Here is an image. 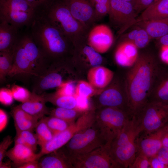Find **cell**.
<instances>
[{
	"label": "cell",
	"instance_id": "6da1fadb",
	"mask_svg": "<svg viewBox=\"0 0 168 168\" xmlns=\"http://www.w3.org/2000/svg\"><path fill=\"white\" fill-rule=\"evenodd\" d=\"M161 66L154 54H139L124 78L129 112L136 116L148 101L154 82Z\"/></svg>",
	"mask_w": 168,
	"mask_h": 168
},
{
	"label": "cell",
	"instance_id": "7a4b0ae2",
	"mask_svg": "<svg viewBox=\"0 0 168 168\" xmlns=\"http://www.w3.org/2000/svg\"><path fill=\"white\" fill-rule=\"evenodd\" d=\"M30 25L31 36L51 63L73 54L75 47L72 42L54 26L39 9L35 10Z\"/></svg>",
	"mask_w": 168,
	"mask_h": 168
},
{
	"label": "cell",
	"instance_id": "3957f363",
	"mask_svg": "<svg viewBox=\"0 0 168 168\" xmlns=\"http://www.w3.org/2000/svg\"><path fill=\"white\" fill-rule=\"evenodd\" d=\"M39 9L50 23L67 37L75 48L87 43L90 30L71 14L65 0H49Z\"/></svg>",
	"mask_w": 168,
	"mask_h": 168
},
{
	"label": "cell",
	"instance_id": "277c9868",
	"mask_svg": "<svg viewBox=\"0 0 168 168\" xmlns=\"http://www.w3.org/2000/svg\"><path fill=\"white\" fill-rule=\"evenodd\" d=\"M140 133L136 117L133 116L111 143L110 154L121 168H129L133 162L137 154L136 140Z\"/></svg>",
	"mask_w": 168,
	"mask_h": 168
},
{
	"label": "cell",
	"instance_id": "5b68a950",
	"mask_svg": "<svg viewBox=\"0 0 168 168\" xmlns=\"http://www.w3.org/2000/svg\"><path fill=\"white\" fill-rule=\"evenodd\" d=\"M132 117L128 112L121 109L104 107L96 112L93 125L100 130L106 146L109 148L113 141Z\"/></svg>",
	"mask_w": 168,
	"mask_h": 168
},
{
	"label": "cell",
	"instance_id": "8992f818",
	"mask_svg": "<svg viewBox=\"0 0 168 168\" xmlns=\"http://www.w3.org/2000/svg\"><path fill=\"white\" fill-rule=\"evenodd\" d=\"M35 9L25 0H0V20L20 28L30 25Z\"/></svg>",
	"mask_w": 168,
	"mask_h": 168
},
{
	"label": "cell",
	"instance_id": "52a82bcc",
	"mask_svg": "<svg viewBox=\"0 0 168 168\" xmlns=\"http://www.w3.org/2000/svg\"><path fill=\"white\" fill-rule=\"evenodd\" d=\"M105 146L100 130L93 124L77 133L66 144L69 156L84 154Z\"/></svg>",
	"mask_w": 168,
	"mask_h": 168
},
{
	"label": "cell",
	"instance_id": "ba28073f",
	"mask_svg": "<svg viewBox=\"0 0 168 168\" xmlns=\"http://www.w3.org/2000/svg\"><path fill=\"white\" fill-rule=\"evenodd\" d=\"M135 116L140 133L157 130L168 123V105L147 102Z\"/></svg>",
	"mask_w": 168,
	"mask_h": 168
},
{
	"label": "cell",
	"instance_id": "9c48e42d",
	"mask_svg": "<svg viewBox=\"0 0 168 168\" xmlns=\"http://www.w3.org/2000/svg\"><path fill=\"white\" fill-rule=\"evenodd\" d=\"M108 14L111 25L119 35L134 25L138 16L133 5L125 0H110Z\"/></svg>",
	"mask_w": 168,
	"mask_h": 168
},
{
	"label": "cell",
	"instance_id": "30bf717a",
	"mask_svg": "<svg viewBox=\"0 0 168 168\" xmlns=\"http://www.w3.org/2000/svg\"><path fill=\"white\" fill-rule=\"evenodd\" d=\"M69 157L73 168H121L105 146L86 153Z\"/></svg>",
	"mask_w": 168,
	"mask_h": 168
},
{
	"label": "cell",
	"instance_id": "8fae6325",
	"mask_svg": "<svg viewBox=\"0 0 168 168\" xmlns=\"http://www.w3.org/2000/svg\"><path fill=\"white\" fill-rule=\"evenodd\" d=\"M98 101L103 108L117 107L130 114L124 79L121 82L116 81L104 90L99 96Z\"/></svg>",
	"mask_w": 168,
	"mask_h": 168
},
{
	"label": "cell",
	"instance_id": "7c38bea8",
	"mask_svg": "<svg viewBox=\"0 0 168 168\" xmlns=\"http://www.w3.org/2000/svg\"><path fill=\"white\" fill-rule=\"evenodd\" d=\"M27 55L30 62L33 78L39 75L50 64L35 43L30 34L21 36Z\"/></svg>",
	"mask_w": 168,
	"mask_h": 168
},
{
	"label": "cell",
	"instance_id": "4fadbf2b",
	"mask_svg": "<svg viewBox=\"0 0 168 168\" xmlns=\"http://www.w3.org/2000/svg\"><path fill=\"white\" fill-rule=\"evenodd\" d=\"M113 35L110 28L105 24L94 26L90 30L87 44L98 53H104L110 48L113 42Z\"/></svg>",
	"mask_w": 168,
	"mask_h": 168
},
{
	"label": "cell",
	"instance_id": "5bb4252c",
	"mask_svg": "<svg viewBox=\"0 0 168 168\" xmlns=\"http://www.w3.org/2000/svg\"><path fill=\"white\" fill-rule=\"evenodd\" d=\"M31 71V63L20 37L14 53L12 67L7 76L26 80L32 77Z\"/></svg>",
	"mask_w": 168,
	"mask_h": 168
},
{
	"label": "cell",
	"instance_id": "9a60e30c",
	"mask_svg": "<svg viewBox=\"0 0 168 168\" xmlns=\"http://www.w3.org/2000/svg\"><path fill=\"white\" fill-rule=\"evenodd\" d=\"M73 17L90 30L97 21L94 9L89 0H65Z\"/></svg>",
	"mask_w": 168,
	"mask_h": 168
},
{
	"label": "cell",
	"instance_id": "2e32d148",
	"mask_svg": "<svg viewBox=\"0 0 168 168\" xmlns=\"http://www.w3.org/2000/svg\"><path fill=\"white\" fill-rule=\"evenodd\" d=\"M161 128L150 133L142 132L139 134L136 140L137 155H142L148 158L156 155L162 147Z\"/></svg>",
	"mask_w": 168,
	"mask_h": 168
},
{
	"label": "cell",
	"instance_id": "e0dca14e",
	"mask_svg": "<svg viewBox=\"0 0 168 168\" xmlns=\"http://www.w3.org/2000/svg\"><path fill=\"white\" fill-rule=\"evenodd\" d=\"M148 102L168 105V67L161 66L155 79Z\"/></svg>",
	"mask_w": 168,
	"mask_h": 168
},
{
	"label": "cell",
	"instance_id": "ac0fdd59",
	"mask_svg": "<svg viewBox=\"0 0 168 168\" xmlns=\"http://www.w3.org/2000/svg\"><path fill=\"white\" fill-rule=\"evenodd\" d=\"M19 29L5 21L0 20V51L13 54L21 37Z\"/></svg>",
	"mask_w": 168,
	"mask_h": 168
},
{
	"label": "cell",
	"instance_id": "d6986e66",
	"mask_svg": "<svg viewBox=\"0 0 168 168\" xmlns=\"http://www.w3.org/2000/svg\"><path fill=\"white\" fill-rule=\"evenodd\" d=\"M78 131V127L75 124H72L65 130L54 135L49 142L41 148L40 152L38 153L39 159L62 147Z\"/></svg>",
	"mask_w": 168,
	"mask_h": 168
},
{
	"label": "cell",
	"instance_id": "ffe728a7",
	"mask_svg": "<svg viewBox=\"0 0 168 168\" xmlns=\"http://www.w3.org/2000/svg\"><path fill=\"white\" fill-rule=\"evenodd\" d=\"M138 48L133 43L122 41L117 47L114 54L116 63L123 67H130L136 62L139 54Z\"/></svg>",
	"mask_w": 168,
	"mask_h": 168
},
{
	"label": "cell",
	"instance_id": "44dd1931",
	"mask_svg": "<svg viewBox=\"0 0 168 168\" xmlns=\"http://www.w3.org/2000/svg\"><path fill=\"white\" fill-rule=\"evenodd\" d=\"M61 148L43 156L40 168H73L66 150Z\"/></svg>",
	"mask_w": 168,
	"mask_h": 168
},
{
	"label": "cell",
	"instance_id": "7402d4cb",
	"mask_svg": "<svg viewBox=\"0 0 168 168\" xmlns=\"http://www.w3.org/2000/svg\"><path fill=\"white\" fill-rule=\"evenodd\" d=\"M114 77V73L112 70L101 65L92 67L87 74L88 82L95 88L100 89L108 86Z\"/></svg>",
	"mask_w": 168,
	"mask_h": 168
},
{
	"label": "cell",
	"instance_id": "603a6c76",
	"mask_svg": "<svg viewBox=\"0 0 168 168\" xmlns=\"http://www.w3.org/2000/svg\"><path fill=\"white\" fill-rule=\"evenodd\" d=\"M46 102L42 94L32 92L29 99L19 105L25 111L39 119L49 114Z\"/></svg>",
	"mask_w": 168,
	"mask_h": 168
},
{
	"label": "cell",
	"instance_id": "cb8c5ba5",
	"mask_svg": "<svg viewBox=\"0 0 168 168\" xmlns=\"http://www.w3.org/2000/svg\"><path fill=\"white\" fill-rule=\"evenodd\" d=\"M6 156L16 168L28 161L39 159L38 154L30 148L18 144H14L13 147L7 151Z\"/></svg>",
	"mask_w": 168,
	"mask_h": 168
},
{
	"label": "cell",
	"instance_id": "d4e9b609",
	"mask_svg": "<svg viewBox=\"0 0 168 168\" xmlns=\"http://www.w3.org/2000/svg\"><path fill=\"white\" fill-rule=\"evenodd\" d=\"M12 114L16 133L26 130H33L36 127L39 119L29 114L19 105L13 108Z\"/></svg>",
	"mask_w": 168,
	"mask_h": 168
},
{
	"label": "cell",
	"instance_id": "484cf974",
	"mask_svg": "<svg viewBox=\"0 0 168 168\" xmlns=\"http://www.w3.org/2000/svg\"><path fill=\"white\" fill-rule=\"evenodd\" d=\"M134 25L144 29L152 39H158L168 34V18L140 21Z\"/></svg>",
	"mask_w": 168,
	"mask_h": 168
},
{
	"label": "cell",
	"instance_id": "4316f807",
	"mask_svg": "<svg viewBox=\"0 0 168 168\" xmlns=\"http://www.w3.org/2000/svg\"><path fill=\"white\" fill-rule=\"evenodd\" d=\"M167 18H168V0H158L141 13L137 17L136 23L142 21Z\"/></svg>",
	"mask_w": 168,
	"mask_h": 168
},
{
	"label": "cell",
	"instance_id": "83f0119b",
	"mask_svg": "<svg viewBox=\"0 0 168 168\" xmlns=\"http://www.w3.org/2000/svg\"><path fill=\"white\" fill-rule=\"evenodd\" d=\"M46 102H49L58 107L68 109H75L76 104L74 96L60 95L54 93L41 94Z\"/></svg>",
	"mask_w": 168,
	"mask_h": 168
},
{
	"label": "cell",
	"instance_id": "f1b7e54d",
	"mask_svg": "<svg viewBox=\"0 0 168 168\" xmlns=\"http://www.w3.org/2000/svg\"><path fill=\"white\" fill-rule=\"evenodd\" d=\"M74 51L81 54L93 67L100 65L103 58L100 53L89 45L87 43L75 49Z\"/></svg>",
	"mask_w": 168,
	"mask_h": 168
},
{
	"label": "cell",
	"instance_id": "f546056e",
	"mask_svg": "<svg viewBox=\"0 0 168 168\" xmlns=\"http://www.w3.org/2000/svg\"><path fill=\"white\" fill-rule=\"evenodd\" d=\"M35 129L38 145L41 148L49 142L54 136L43 117L38 121Z\"/></svg>",
	"mask_w": 168,
	"mask_h": 168
},
{
	"label": "cell",
	"instance_id": "4dcf8cb0",
	"mask_svg": "<svg viewBox=\"0 0 168 168\" xmlns=\"http://www.w3.org/2000/svg\"><path fill=\"white\" fill-rule=\"evenodd\" d=\"M83 113L75 109L58 107L50 111L49 114L51 116L58 118L72 124Z\"/></svg>",
	"mask_w": 168,
	"mask_h": 168
},
{
	"label": "cell",
	"instance_id": "1f68e13d",
	"mask_svg": "<svg viewBox=\"0 0 168 168\" xmlns=\"http://www.w3.org/2000/svg\"><path fill=\"white\" fill-rule=\"evenodd\" d=\"M13 54L4 51H0V81L6 80L12 67Z\"/></svg>",
	"mask_w": 168,
	"mask_h": 168
},
{
	"label": "cell",
	"instance_id": "d6a6232c",
	"mask_svg": "<svg viewBox=\"0 0 168 168\" xmlns=\"http://www.w3.org/2000/svg\"><path fill=\"white\" fill-rule=\"evenodd\" d=\"M43 118L54 136L66 129L71 124L58 118L50 115Z\"/></svg>",
	"mask_w": 168,
	"mask_h": 168
},
{
	"label": "cell",
	"instance_id": "836d02e7",
	"mask_svg": "<svg viewBox=\"0 0 168 168\" xmlns=\"http://www.w3.org/2000/svg\"><path fill=\"white\" fill-rule=\"evenodd\" d=\"M89 0L94 8L97 21L108 14L110 0Z\"/></svg>",
	"mask_w": 168,
	"mask_h": 168
},
{
	"label": "cell",
	"instance_id": "e575fe53",
	"mask_svg": "<svg viewBox=\"0 0 168 168\" xmlns=\"http://www.w3.org/2000/svg\"><path fill=\"white\" fill-rule=\"evenodd\" d=\"M138 27V30L133 37L132 42L138 48H142L148 44L152 38L144 29Z\"/></svg>",
	"mask_w": 168,
	"mask_h": 168
},
{
	"label": "cell",
	"instance_id": "d590c367",
	"mask_svg": "<svg viewBox=\"0 0 168 168\" xmlns=\"http://www.w3.org/2000/svg\"><path fill=\"white\" fill-rule=\"evenodd\" d=\"M94 88L88 82L81 80L76 86L75 94L90 98L95 94Z\"/></svg>",
	"mask_w": 168,
	"mask_h": 168
},
{
	"label": "cell",
	"instance_id": "8d00e7d4",
	"mask_svg": "<svg viewBox=\"0 0 168 168\" xmlns=\"http://www.w3.org/2000/svg\"><path fill=\"white\" fill-rule=\"evenodd\" d=\"M14 100L22 103L27 101L31 92L27 89L17 85H14L11 89Z\"/></svg>",
	"mask_w": 168,
	"mask_h": 168
},
{
	"label": "cell",
	"instance_id": "74e56055",
	"mask_svg": "<svg viewBox=\"0 0 168 168\" xmlns=\"http://www.w3.org/2000/svg\"><path fill=\"white\" fill-rule=\"evenodd\" d=\"M16 133L19 134L23 138L27 147L35 152L38 145V141L36 134L32 130L23 131Z\"/></svg>",
	"mask_w": 168,
	"mask_h": 168
},
{
	"label": "cell",
	"instance_id": "f35d334b",
	"mask_svg": "<svg viewBox=\"0 0 168 168\" xmlns=\"http://www.w3.org/2000/svg\"><path fill=\"white\" fill-rule=\"evenodd\" d=\"M76 87L74 82L69 80L57 88L55 92L60 95L73 96L76 93Z\"/></svg>",
	"mask_w": 168,
	"mask_h": 168
},
{
	"label": "cell",
	"instance_id": "ab89813d",
	"mask_svg": "<svg viewBox=\"0 0 168 168\" xmlns=\"http://www.w3.org/2000/svg\"><path fill=\"white\" fill-rule=\"evenodd\" d=\"M75 96L76 101L75 109L82 113H84L90 110L89 98L76 94Z\"/></svg>",
	"mask_w": 168,
	"mask_h": 168
},
{
	"label": "cell",
	"instance_id": "60d3db41",
	"mask_svg": "<svg viewBox=\"0 0 168 168\" xmlns=\"http://www.w3.org/2000/svg\"><path fill=\"white\" fill-rule=\"evenodd\" d=\"M14 99L11 89L2 88L0 90V102L2 105L9 106L12 104Z\"/></svg>",
	"mask_w": 168,
	"mask_h": 168
},
{
	"label": "cell",
	"instance_id": "b9f144b4",
	"mask_svg": "<svg viewBox=\"0 0 168 168\" xmlns=\"http://www.w3.org/2000/svg\"><path fill=\"white\" fill-rule=\"evenodd\" d=\"M129 168H150L149 159L145 156L138 154Z\"/></svg>",
	"mask_w": 168,
	"mask_h": 168
},
{
	"label": "cell",
	"instance_id": "7bdbcfd3",
	"mask_svg": "<svg viewBox=\"0 0 168 168\" xmlns=\"http://www.w3.org/2000/svg\"><path fill=\"white\" fill-rule=\"evenodd\" d=\"M158 0H136L133 7L137 14L142 12L144 10L153 4Z\"/></svg>",
	"mask_w": 168,
	"mask_h": 168
},
{
	"label": "cell",
	"instance_id": "ee69618b",
	"mask_svg": "<svg viewBox=\"0 0 168 168\" xmlns=\"http://www.w3.org/2000/svg\"><path fill=\"white\" fill-rule=\"evenodd\" d=\"M13 142L12 137L7 135L5 137L0 144V164L6 156L7 150Z\"/></svg>",
	"mask_w": 168,
	"mask_h": 168
},
{
	"label": "cell",
	"instance_id": "f6af8a7d",
	"mask_svg": "<svg viewBox=\"0 0 168 168\" xmlns=\"http://www.w3.org/2000/svg\"><path fill=\"white\" fill-rule=\"evenodd\" d=\"M156 156L159 161L165 166V168H168V148L162 147L159 150Z\"/></svg>",
	"mask_w": 168,
	"mask_h": 168
},
{
	"label": "cell",
	"instance_id": "bcb514c9",
	"mask_svg": "<svg viewBox=\"0 0 168 168\" xmlns=\"http://www.w3.org/2000/svg\"><path fill=\"white\" fill-rule=\"evenodd\" d=\"M8 117L6 112L3 109H0V132H1L6 128L8 123Z\"/></svg>",
	"mask_w": 168,
	"mask_h": 168
},
{
	"label": "cell",
	"instance_id": "7dc6e473",
	"mask_svg": "<svg viewBox=\"0 0 168 168\" xmlns=\"http://www.w3.org/2000/svg\"><path fill=\"white\" fill-rule=\"evenodd\" d=\"M162 147L168 148V123L161 128Z\"/></svg>",
	"mask_w": 168,
	"mask_h": 168
},
{
	"label": "cell",
	"instance_id": "c3c4849f",
	"mask_svg": "<svg viewBox=\"0 0 168 168\" xmlns=\"http://www.w3.org/2000/svg\"><path fill=\"white\" fill-rule=\"evenodd\" d=\"M150 168H165L164 165L158 159L156 156L148 158Z\"/></svg>",
	"mask_w": 168,
	"mask_h": 168
},
{
	"label": "cell",
	"instance_id": "681fc988",
	"mask_svg": "<svg viewBox=\"0 0 168 168\" xmlns=\"http://www.w3.org/2000/svg\"><path fill=\"white\" fill-rule=\"evenodd\" d=\"M30 5L36 9L42 7L49 0H25Z\"/></svg>",
	"mask_w": 168,
	"mask_h": 168
},
{
	"label": "cell",
	"instance_id": "f907efd6",
	"mask_svg": "<svg viewBox=\"0 0 168 168\" xmlns=\"http://www.w3.org/2000/svg\"><path fill=\"white\" fill-rule=\"evenodd\" d=\"M17 168H40L39 162L37 160L30 161L22 164Z\"/></svg>",
	"mask_w": 168,
	"mask_h": 168
},
{
	"label": "cell",
	"instance_id": "816d5d0a",
	"mask_svg": "<svg viewBox=\"0 0 168 168\" xmlns=\"http://www.w3.org/2000/svg\"><path fill=\"white\" fill-rule=\"evenodd\" d=\"M160 56L162 62L168 64V46L161 47Z\"/></svg>",
	"mask_w": 168,
	"mask_h": 168
},
{
	"label": "cell",
	"instance_id": "f5cc1de1",
	"mask_svg": "<svg viewBox=\"0 0 168 168\" xmlns=\"http://www.w3.org/2000/svg\"><path fill=\"white\" fill-rule=\"evenodd\" d=\"M158 39L161 47L168 46V34L163 35Z\"/></svg>",
	"mask_w": 168,
	"mask_h": 168
},
{
	"label": "cell",
	"instance_id": "db71d44e",
	"mask_svg": "<svg viewBox=\"0 0 168 168\" xmlns=\"http://www.w3.org/2000/svg\"><path fill=\"white\" fill-rule=\"evenodd\" d=\"M10 161H8L5 162L3 161L0 164V168H11L12 167V164Z\"/></svg>",
	"mask_w": 168,
	"mask_h": 168
},
{
	"label": "cell",
	"instance_id": "11a10c76",
	"mask_svg": "<svg viewBox=\"0 0 168 168\" xmlns=\"http://www.w3.org/2000/svg\"><path fill=\"white\" fill-rule=\"evenodd\" d=\"M125 0L131 3L133 5V6H134V5L136 1V0Z\"/></svg>",
	"mask_w": 168,
	"mask_h": 168
},
{
	"label": "cell",
	"instance_id": "9f6ffc18",
	"mask_svg": "<svg viewBox=\"0 0 168 168\" xmlns=\"http://www.w3.org/2000/svg\"></svg>",
	"mask_w": 168,
	"mask_h": 168
}]
</instances>
